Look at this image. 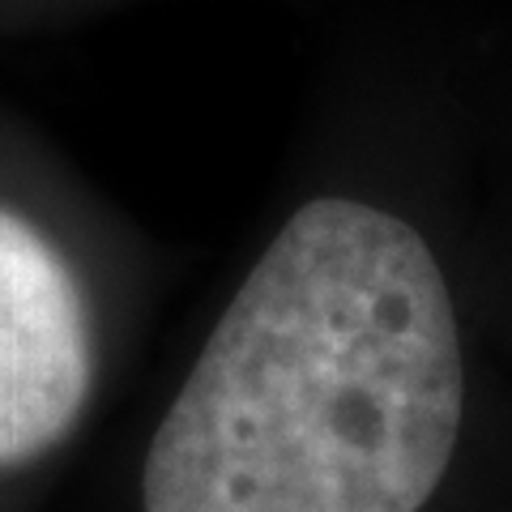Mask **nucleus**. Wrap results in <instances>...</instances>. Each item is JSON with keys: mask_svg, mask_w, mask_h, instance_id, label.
<instances>
[{"mask_svg": "<svg viewBox=\"0 0 512 512\" xmlns=\"http://www.w3.org/2000/svg\"><path fill=\"white\" fill-rule=\"evenodd\" d=\"M94 376L99 346L73 265L0 205V474L64 448L90 410Z\"/></svg>", "mask_w": 512, "mask_h": 512, "instance_id": "f03ea898", "label": "nucleus"}, {"mask_svg": "<svg viewBox=\"0 0 512 512\" xmlns=\"http://www.w3.org/2000/svg\"><path fill=\"white\" fill-rule=\"evenodd\" d=\"M466 419L431 244L316 197L256 256L141 457V512H423Z\"/></svg>", "mask_w": 512, "mask_h": 512, "instance_id": "f257e3e1", "label": "nucleus"}]
</instances>
